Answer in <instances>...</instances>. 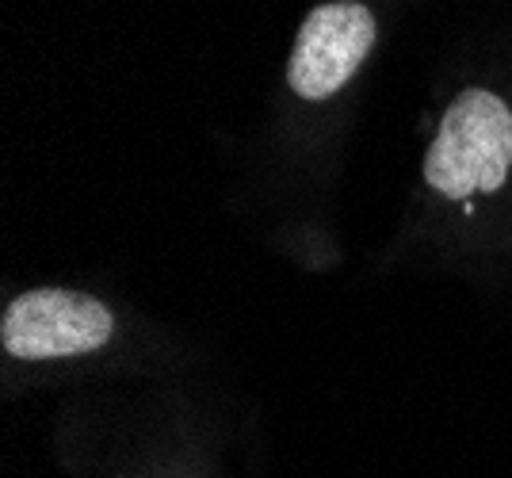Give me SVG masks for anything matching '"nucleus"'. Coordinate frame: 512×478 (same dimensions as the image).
Returning a JSON list of instances; mask_svg holds the SVG:
<instances>
[{"label": "nucleus", "instance_id": "1", "mask_svg": "<svg viewBox=\"0 0 512 478\" xmlns=\"http://www.w3.org/2000/svg\"><path fill=\"white\" fill-rule=\"evenodd\" d=\"M512 169V111L490 88H467L444 111L425 157V180L448 199L497 192Z\"/></svg>", "mask_w": 512, "mask_h": 478}, {"label": "nucleus", "instance_id": "2", "mask_svg": "<svg viewBox=\"0 0 512 478\" xmlns=\"http://www.w3.org/2000/svg\"><path fill=\"white\" fill-rule=\"evenodd\" d=\"M111 333H115L111 310L100 299L65 287L23 291L4 306L0 318V345L16 360L85 356L104 348Z\"/></svg>", "mask_w": 512, "mask_h": 478}, {"label": "nucleus", "instance_id": "3", "mask_svg": "<svg viewBox=\"0 0 512 478\" xmlns=\"http://www.w3.org/2000/svg\"><path fill=\"white\" fill-rule=\"evenodd\" d=\"M375 35H379L375 12L360 0H325L310 8L291 46L287 85L302 100H329L363 66V58L375 46Z\"/></svg>", "mask_w": 512, "mask_h": 478}]
</instances>
